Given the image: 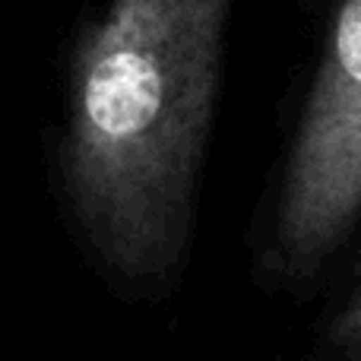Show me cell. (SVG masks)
I'll use <instances>...</instances> for the list:
<instances>
[{
    "label": "cell",
    "mask_w": 361,
    "mask_h": 361,
    "mask_svg": "<svg viewBox=\"0 0 361 361\" xmlns=\"http://www.w3.org/2000/svg\"><path fill=\"white\" fill-rule=\"evenodd\" d=\"M358 254L343 276V288L330 298L317 330H314V361H361V238Z\"/></svg>",
    "instance_id": "3"
},
{
    "label": "cell",
    "mask_w": 361,
    "mask_h": 361,
    "mask_svg": "<svg viewBox=\"0 0 361 361\" xmlns=\"http://www.w3.org/2000/svg\"><path fill=\"white\" fill-rule=\"evenodd\" d=\"M361 238V0H339L269 209L254 231L263 288L307 298Z\"/></svg>",
    "instance_id": "2"
},
{
    "label": "cell",
    "mask_w": 361,
    "mask_h": 361,
    "mask_svg": "<svg viewBox=\"0 0 361 361\" xmlns=\"http://www.w3.org/2000/svg\"><path fill=\"white\" fill-rule=\"evenodd\" d=\"M231 0H108L70 63L61 184L99 273L130 301L184 279L222 92Z\"/></svg>",
    "instance_id": "1"
}]
</instances>
